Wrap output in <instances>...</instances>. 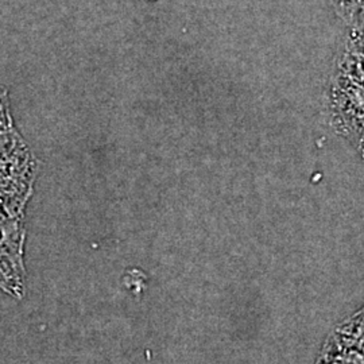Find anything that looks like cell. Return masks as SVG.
Wrapping results in <instances>:
<instances>
[{
    "label": "cell",
    "instance_id": "5",
    "mask_svg": "<svg viewBox=\"0 0 364 364\" xmlns=\"http://www.w3.org/2000/svg\"><path fill=\"white\" fill-rule=\"evenodd\" d=\"M338 16L350 27L351 37L364 42V0H331Z\"/></svg>",
    "mask_w": 364,
    "mask_h": 364
},
{
    "label": "cell",
    "instance_id": "6",
    "mask_svg": "<svg viewBox=\"0 0 364 364\" xmlns=\"http://www.w3.org/2000/svg\"><path fill=\"white\" fill-rule=\"evenodd\" d=\"M13 126V117L10 111V100L7 90L0 85V130Z\"/></svg>",
    "mask_w": 364,
    "mask_h": 364
},
{
    "label": "cell",
    "instance_id": "2",
    "mask_svg": "<svg viewBox=\"0 0 364 364\" xmlns=\"http://www.w3.org/2000/svg\"><path fill=\"white\" fill-rule=\"evenodd\" d=\"M38 161L13 126L0 130V216L21 218L33 195Z\"/></svg>",
    "mask_w": 364,
    "mask_h": 364
},
{
    "label": "cell",
    "instance_id": "4",
    "mask_svg": "<svg viewBox=\"0 0 364 364\" xmlns=\"http://www.w3.org/2000/svg\"><path fill=\"white\" fill-rule=\"evenodd\" d=\"M314 364H364V305L335 326Z\"/></svg>",
    "mask_w": 364,
    "mask_h": 364
},
{
    "label": "cell",
    "instance_id": "1",
    "mask_svg": "<svg viewBox=\"0 0 364 364\" xmlns=\"http://www.w3.org/2000/svg\"><path fill=\"white\" fill-rule=\"evenodd\" d=\"M328 109L333 129L364 149V42L350 36L336 58L328 88Z\"/></svg>",
    "mask_w": 364,
    "mask_h": 364
},
{
    "label": "cell",
    "instance_id": "7",
    "mask_svg": "<svg viewBox=\"0 0 364 364\" xmlns=\"http://www.w3.org/2000/svg\"><path fill=\"white\" fill-rule=\"evenodd\" d=\"M363 151H364V149H363Z\"/></svg>",
    "mask_w": 364,
    "mask_h": 364
},
{
    "label": "cell",
    "instance_id": "3",
    "mask_svg": "<svg viewBox=\"0 0 364 364\" xmlns=\"http://www.w3.org/2000/svg\"><path fill=\"white\" fill-rule=\"evenodd\" d=\"M25 242L23 216H0V290L15 299L25 293Z\"/></svg>",
    "mask_w": 364,
    "mask_h": 364
}]
</instances>
